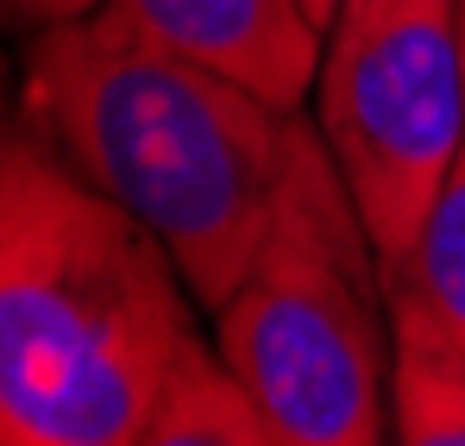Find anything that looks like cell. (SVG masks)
<instances>
[{"mask_svg": "<svg viewBox=\"0 0 465 446\" xmlns=\"http://www.w3.org/2000/svg\"><path fill=\"white\" fill-rule=\"evenodd\" d=\"M189 283L25 114L0 126V446H133Z\"/></svg>", "mask_w": 465, "mask_h": 446, "instance_id": "7a4b0ae2", "label": "cell"}, {"mask_svg": "<svg viewBox=\"0 0 465 446\" xmlns=\"http://www.w3.org/2000/svg\"><path fill=\"white\" fill-rule=\"evenodd\" d=\"M314 126L384 271H402L465 133V0H340Z\"/></svg>", "mask_w": 465, "mask_h": 446, "instance_id": "277c9868", "label": "cell"}, {"mask_svg": "<svg viewBox=\"0 0 465 446\" xmlns=\"http://www.w3.org/2000/svg\"><path fill=\"white\" fill-rule=\"evenodd\" d=\"M107 0H0V32H51L64 19H88Z\"/></svg>", "mask_w": 465, "mask_h": 446, "instance_id": "9c48e42d", "label": "cell"}, {"mask_svg": "<svg viewBox=\"0 0 465 446\" xmlns=\"http://www.w3.org/2000/svg\"><path fill=\"white\" fill-rule=\"evenodd\" d=\"M120 19L152 32L157 45L232 75L283 114H302L321 57L327 19L309 0H107Z\"/></svg>", "mask_w": 465, "mask_h": 446, "instance_id": "5b68a950", "label": "cell"}, {"mask_svg": "<svg viewBox=\"0 0 465 446\" xmlns=\"http://www.w3.org/2000/svg\"><path fill=\"white\" fill-rule=\"evenodd\" d=\"M214 346L283 446H384L390 277L314 120H290V164L245 283L214 314Z\"/></svg>", "mask_w": 465, "mask_h": 446, "instance_id": "3957f363", "label": "cell"}, {"mask_svg": "<svg viewBox=\"0 0 465 446\" xmlns=\"http://www.w3.org/2000/svg\"><path fill=\"white\" fill-rule=\"evenodd\" d=\"M390 277V271H384ZM390 446H465V359L428 302L390 277Z\"/></svg>", "mask_w": 465, "mask_h": 446, "instance_id": "8992f818", "label": "cell"}, {"mask_svg": "<svg viewBox=\"0 0 465 446\" xmlns=\"http://www.w3.org/2000/svg\"><path fill=\"white\" fill-rule=\"evenodd\" d=\"M19 114L170 252L189 296L227 308L271 233L296 114L157 45L114 6L32 32Z\"/></svg>", "mask_w": 465, "mask_h": 446, "instance_id": "6da1fadb", "label": "cell"}, {"mask_svg": "<svg viewBox=\"0 0 465 446\" xmlns=\"http://www.w3.org/2000/svg\"><path fill=\"white\" fill-rule=\"evenodd\" d=\"M0 75H6V64H0Z\"/></svg>", "mask_w": 465, "mask_h": 446, "instance_id": "8fae6325", "label": "cell"}, {"mask_svg": "<svg viewBox=\"0 0 465 446\" xmlns=\"http://www.w3.org/2000/svg\"><path fill=\"white\" fill-rule=\"evenodd\" d=\"M390 277L428 302V314L447 327V340L465 359V133H460V151L447 164V183H440V195L428 208V226H421L409 264L390 271Z\"/></svg>", "mask_w": 465, "mask_h": 446, "instance_id": "ba28073f", "label": "cell"}, {"mask_svg": "<svg viewBox=\"0 0 465 446\" xmlns=\"http://www.w3.org/2000/svg\"><path fill=\"white\" fill-rule=\"evenodd\" d=\"M314 13H321V19H327V25H333V13H340V0H309Z\"/></svg>", "mask_w": 465, "mask_h": 446, "instance_id": "30bf717a", "label": "cell"}, {"mask_svg": "<svg viewBox=\"0 0 465 446\" xmlns=\"http://www.w3.org/2000/svg\"><path fill=\"white\" fill-rule=\"evenodd\" d=\"M133 446H283V441L264 421V409L252 402V390L232 377L221 346L189 333Z\"/></svg>", "mask_w": 465, "mask_h": 446, "instance_id": "52a82bcc", "label": "cell"}]
</instances>
